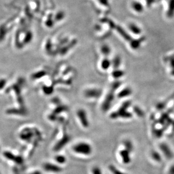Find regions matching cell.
Here are the masks:
<instances>
[{"label":"cell","mask_w":174,"mask_h":174,"mask_svg":"<svg viewBox=\"0 0 174 174\" xmlns=\"http://www.w3.org/2000/svg\"><path fill=\"white\" fill-rule=\"evenodd\" d=\"M102 94V91L99 89H88L85 92V95L88 98L97 99L100 97Z\"/></svg>","instance_id":"7a4b0ae2"},{"label":"cell","mask_w":174,"mask_h":174,"mask_svg":"<svg viewBox=\"0 0 174 174\" xmlns=\"http://www.w3.org/2000/svg\"><path fill=\"white\" fill-rule=\"evenodd\" d=\"M168 174H174V165H172L169 168Z\"/></svg>","instance_id":"ffe728a7"},{"label":"cell","mask_w":174,"mask_h":174,"mask_svg":"<svg viewBox=\"0 0 174 174\" xmlns=\"http://www.w3.org/2000/svg\"><path fill=\"white\" fill-rule=\"evenodd\" d=\"M151 157L154 161H156L157 162H160L162 161V157H161V155L158 152H157L156 151H153L152 152Z\"/></svg>","instance_id":"9c48e42d"},{"label":"cell","mask_w":174,"mask_h":174,"mask_svg":"<svg viewBox=\"0 0 174 174\" xmlns=\"http://www.w3.org/2000/svg\"><path fill=\"white\" fill-rule=\"evenodd\" d=\"M124 145L125 149L128 150L129 152H131L133 150V145L130 141L126 140L124 142Z\"/></svg>","instance_id":"8fae6325"},{"label":"cell","mask_w":174,"mask_h":174,"mask_svg":"<svg viewBox=\"0 0 174 174\" xmlns=\"http://www.w3.org/2000/svg\"><path fill=\"white\" fill-rule=\"evenodd\" d=\"M124 75L123 71L119 70H116L112 73V76L116 79H118L119 78L122 77Z\"/></svg>","instance_id":"9a60e30c"},{"label":"cell","mask_w":174,"mask_h":174,"mask_svg":"<svg viewBox=\"0 0 174 174\" xmlns=\"http://www.w3.org/2000/svg\"><path fill=\"white\" fill-rule=\"evenodd\" d=\"M77 116L81 121L82 125L84 127H88V121L87 120V115L86 111L83 109H80L77 111Z\"/></svg>","instance_id":"5b68a950"},{"label":"cell","mask_w":174,"mask_h":174,"mask_svg":"<svg viewBox=\"0 0 174 174\" xmlns=\"http://www.w3.org/2000/svg\"><path fill=\"white\" fill-rule=\"evenodd\" d=\"M55 160L58 164H63L66 162V158L63 155H57Z\"/></svg>","instance_id":"5bb4252c"},{"label":"cell","mask_w":174,"mask_h":174,"mask_svg":"<svg viewBox=\"0 0 174 174\" xmlns=\"http://www.w3.org/2000/svg\"><path fill=\"white\" fill-rule=\"evenodd\" d=\"M101 66V68L103 70H108V68L111 66V62L108 59H104L102 60Z\"/></svg>","instance_id":"7c38bea8"},{"label":"cell","mask_w":174,"mask_h":174,"mask_svg":"<svg viewBox=\"0 0 174 174\" xmlns=\"http://www.w3.org/2000/svg\"><path fill=\"white\" fill-rule=\"evenodd\" d=\"M171 67H173V68H174V60H171Z\"/></svg>","instance_id":"44dd1931"},{"label":"cell","mask_w":174,"mask_h":174,"mask_svg":"<svg viewBox=\"0 0 174 174\" xmlns=\"http://www.w3.org/2000/svg\"><path fill=\"white\" fill-rule=\"evenodd\" d=\"M92 174H103L101 168L98 166H94L91 170Z\"/></svg>","instance_id":"e0dca14e"},{"label":"cell","mask_w":174,"mask_h":174,"mask_svg":"<svg viewBox=\"0 0 174 174\" xmlns=\"http://www.w3.org/2000/svg\"><path fill=\"white\" fill-rule=\"evenodd\" d=\"M101 52L104 55H108L111 53V49L107 45H104L101 47Z\"/></svg>","instance_id":"4fadbf2b"},{"label":"cell","mask_w":174,"mask_h":174,"mask_svg":"<svg viewBox=\"0 0 174 174\" xmlns=\"http://www.w3.org/2000/svg\"><path fill=\"white\" fill-rule=\"evenodd\" d=\"M121 61L120 58L119 57H117L113 60V67L114 68H118L120 65Z\"/></svg>","instance_id":"2e32d148"},{"label":"cell","mask_w":174,"mask_h":174,"mask_svg":"<svg viewBox=\"0 0 174 174\" xmlns=\"http://www.w3.org/2000/svg\"><path fill=\"white\" fill-rule=\"evenodd\" d=\"M74 152L83 155H89L93 152L91 145L85 142H81L75 144L73 147Z\"/></svg>","instance_id":"6da1fadb"},{"label":"cell","mask_w":174,"mask_h":174,"mask_svg":"<svg viewBox=\"0 0 174 174\" xmlns=\"http://www.w3.org/2000/svg\"><path fill=\"white\" fill-rule=\"evenodd\" d=\"M120 84H121L120 82H115L114 83H113L112 84V88L114 89H117L118 88V87L120 86Z\"/></svg>","instance_id":"d6986e66"},{"label":"cell","mask_w":174,"mask_h":174,"mask_svg":"<svg viewBox=\"0 0 174 174\" xmlns=\"http://www.w3.org/2000/svg\"><path fill=\"white\" fill-rule=\"evenodd\" d=\"M160 148L161 151L162 152L163 154L168 159H171L174 157V154L172 152L171 149L167 144L162 143L160 145Z\"/></svg>","instance_id":"277c9868"},{"label":"cell","mask_w":174,"mask_h":174,"mask_svg":"<svg viewBox=\"0 0 174 174\" xmlns=\"http://www.w3.org/2000/svg\"><path fill=\"white\" fill-rule=\"evenodd\" d=\"M132 93V91L129 88H126L123 89L122 91H121L118 94V97L119 98H124L130 96Z\"/></svg>","instance_id":"ba28073f"},{"label":"cell","mask_w":174,"mask_h":174,"mask_svg":"<svg viewBox=\"0 0 174 174\" xmlns=\"http://www.w3.org/2000/svg\"><path fill=\"white\" fill-rule=\"evenodd\" d=\"M120 155L122 158V162L123 163L127 165L131 162V157H130V152L126 149L122 150L120 152Z\"/></svg>","instance_id":"52a82bcc"},{"label":"cell","mask_w":174,"mask_h":174,"mask_svg":"<svg viewBox=\"0 0 174 174\" xmlns=\"http://www.w3.org/2000/svg\"><path fill=\"white\" fill-rule=\"evenodd\" d=\"M44 169L48 173H58L61 171V168L58 165L51 163H46L44 165Z\"/></svg>","instance_id":"3957f363"},{"label":"cell","mask_w":174,"mask_h":174,"mask_svg":"<svg viewBox=\"0 0 174 174\" xmlns=\"http://www.w3.org/2000/svg\"><path fill=\"white\" fill-rule=\"evenodd\" d=\"M113 99H114V94L113 93H109L108 94L102 105V109L104 111H106L108 110V109L111 106V103L113 100Z\"/></svg>","instance_id":"8992f818"},{"label":"cell","mask_w":174,"mask_h":174,"mask_svg":"<svg viewBox=\"0 0 174 174\" xmlns=\"http://www.w3.org/2000/svg\"><path fill=\"white\" fill-rule=\"evenodd\" d=\"M109 170L113 174H127L120 170L118 168L115 167L113 165H110L109 166Z\"/></svg>","instance_id":"30bf717a"},{"label":"cell","mask_w":174,"mask_h":174,"mask_svg":"<svg viewBox=\"0 0 174 174\" xmlns=\"http://www.w3.org/2000/svg\"><path fill=\"white\" fill-rule=\"evenodd\" d=\"M134 111L136 113V114H137L139 116H143V112L142 111V110H141L140 109H139V107H135L134 108Z\"/></svg>","instance_id":"ac0fdd59"}]
</instances>
